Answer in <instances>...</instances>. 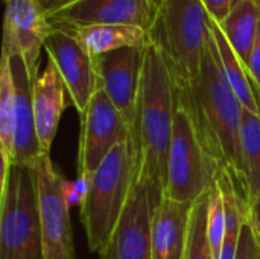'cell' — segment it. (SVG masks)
I'll list each match as a JSON object with an SVG mask.
<instances>
[{
	"label": "cell",
	"instance_id": "cell-3",
	"mask_svg": "<svg viewBox=\"0 0 260 259\" xmlns=\"http://www.w3.org/2000/svg\"><path fill=\"white\" fill-rule=\"evenodd\" d=\"M140 160L133 128L90 177L81 202V220L91 252L101 253L113 237L139 179Z\"/></svg>",
	"mask_w": 260,
	"mask_h": 259
},
{
	"label": "cell",
	"instance_id": "cell-14",
	"mask_svg": "<svg viewBox=\"0 0 260 259\" xmlns=\"http://www.w3.org/2000/svg\"><path fill=\"white\" fill-rule=\"evenodd\" d=\"M8 56H9L12 79H14V90H15L14 163L34 165L44 154L35 128L34 101H32L34 79L20 53L14 52V53H8Z\"/></svg>",
	"mask_w": 260,
	"mask_h": 259
},
{
	"label": "cell",
	"instance_id": "cell-23",
	"mask_svg": "<svg viewBox=\"0 0 260 259\" xmlns=\"http://www.w3.org/2000/svg\"><path fill=\"white\" fill-rule=\"evenodd\" d=\"M207 232H209V240H210L215 258L219 259L222 241H224V234H225V205H224L222 191H221L216 179L209 189Z\"/></svg>",
	"mask_w": 260,
	"mask_h": 259
},
{
	"label": "cell",
	"instance_id": "cell-1",
	"mask_svg": "<svg viewBox=\"0 0 260 259\" xmlns=\"http://www.w3.org/2000/svg\"><path fill=\"white\" fill-rule=\"evenodd\" d=\"M178 95L190 108L207 154L248 202L241 147L244 107L225 78L210 29L200 78L190 90H178Z\"/></svg>",
	"mask_w": 260,
	"mask_h": 259
},
{
	"label": "cell",
	"instance_id": "cell-5",
	"mask_svg": "<svg viewBox=\"0 0 260 259\" xmlns=\"http://www.w3.org/2000/svg\"><path fill=\"white\" fill-rule=\"evenodd\" d=\"M0 259H44L34 165L2 168Z\"/></svg>",
	"mask_w": 260,
	"mask_h": 259
},
{
	"label": "cell",
	"instance_id": "cell-25",
	"mask_svg": "<svg viewBox=\"0 0 260 259\" xmlns=\"http://www.w3.org/2000/svg\"><path fill=\"white\" fill-rule=\"evenodd\" d=\"M239 2L241 0H201L209 17L218 24H221L229 17V14L236 8Z\"/></svg>",
	"mask_w": 260,
	"mask_h": 259
},
{
	"label": "cell",
	"instance_id": "cell-10",
	"mask_svg": "<svg viewBox=\"0 0 260 259\" xmlns=\"http://www.w3.org/2000/svg\"><path fill=\"white\" fill-rule=\"evenodd\" d=\"M47 58L58 69L72 104L82 116L93 98L101 89L94 66V58L85 47L66 29H53L44 43Z\"/></svg>",
	"mask_w": 260,
	"mask_h": 259
},
{
	"label": "cell",
	"instance_id": "cell-8",
	"mask_svg": "<svg viewBox=\"0 0 260 259\" xmlns=\"http://www.w3.org/2000/svg\"><path fill=\"white\" fill-rule=\"evenodd\" d=\"M161 198L146 180L137 179L113 237L99 253L101 259H152V215Z\"/></svg>",
	"mask_w": 260,
	"mask_h": 259
},
{
	"label": "cell",
	"instance_id": "cell-7",
	"mask_svg": "<svg viewBox=\"0 0 260 259\" xmlns=\"http://www.w3.org/2000/svg\"><path fill=\"white\" fill-rule=\"evenodd\" d=\"M44 259H75L67 182L44 153L35 163Z\"/></svg>",
	"mask_w": 260,
	"mask_h": 259
},
{
	"label": "cell",
	"instance_id": "cell-21",
	"mask_svg": "<svg viewBox=\"0 0 260 259\" xmlns=\"http://www.w3.org/2000/svg\"><path fill=\"white\" fill-rule=\"evenodd\" d=\"M241 147L250 203L253 198H260V118L245 108L242 114Z\"/></svg>",
	"mask_w": 260,
	"mask_h": 259
},
{
	"label": "cell",
	"instance_id": "cell-9",
	"mask_svg": "<svg viewBox=\"0 0 260 259\" xmlns=\"http://www.w3.org/2000/svg\"><path fill=\"white\" fill-rule=\"evenodd\" d=\"M81 122L79 177L90 180L129 127L102 89L93 95L85 113L81 116Z\"/></svg>",
	"mask_w": 260,
	"mask_h": 259
},
{
	"label": "cell",
	"instance_id": "cell-13",
	"mask_svg": "<svg viewBox=\"0 0 260 259\" xmlns=\"http://www.w3.org/2000/svg\"><path fill=\"white\" fill-rule=\"evenodd\" d=\"M3 52L20 53L35 81L40 53L52 26L37 0H5Z\"/></svg>",
	"mask_w": 260,
	"mask_h": 259
},
{
	"label": "cell",
	"instance_id": "cell-6",
	"mask_svg": "<svg viewBox=\"0 0 260 259\" xmlns=\"http://www.w3.org/2000/svg\"><path fill=\"white\" fill-rule=\"evenodd\" d=\"M218 171L200 139L189 105L178 95L163 197L192 205L210 189Z\"/></svg>",
	"mask_w": 260,
	"mask_h": 259
},
{
	"label": "cell",
	"instance_id": "cell-2",
	"mask_svg": "<svg viewBox=\"0 0 260 259\" xmlns=\"http://www.w3.org/2000/svg\"><path fill=\"white\" fill-rule=\"evenodd\" d=\"M178 90L169 66L154 44L145 49L134 136L139 148V179L165 195L168 154L177 113Z\"/></svg>",
	"mask_w": 260,
	"mask_h": 259
},
{
	"label": "cell",
	"instance_id": "cell-12",
	"mask_svg": "<svg viewBox=\"0 0 260 259\" xmlns=\"http://www.w3.org/2000/svg\"><path fill=\"white\" fill-rule=\"evenodd\" d=\"M152 0H76L47 17L53 29H76L98 24H134L149 27Z\"/></svg>",
	"mask_w": 260,
	"mask_h": 259
},
{
	"label": "cell",
	"instance_id": "cell-28",
	"mask_svg": "<svg viewBox=\"0 0 260 259\" xmlns=\"http://www.w3.org/2000/svg\"><path fill=\"white\" fill-rule=\"evenodd\" d=\"M250 208V223L256 232V237L260 243V198H253L248 203Z\"/></svg>",
	"mask_w": 260,
	"mask_h": 259
},
{
	"label": "cell",
	"instance_id": "cell-15",
	"mask_svg": "<svg viewBox=\"0 0 260 259\" xmlns=\"http://www.w3.org/2000/svg\"><path fill=\"white\" fill-rule=\"evenodd\" d=\"M67 96L69 92L58 69L47 58V64L34 81L32 90L37 136L43 151L47 154L50 153L62 111L69 104H72L70 101H67Z\"/></svg>",
	"mask_w": 260,
	"mask_h": 259
},
{
	"label": "cell",
	"instance_id": "cell-27",
	"mask_svg": "<svg viewBox=\"0 0 260 259\" xmlns=\"http://www.w3.org/2000/svg\"><path fill=\"white\" fill-rule=\"evenodd\" d=\"M37 2H38V5L41 6L43 12L49 17V15L58 12L59 9L69 6L70 3L76 2V0H37Z\"/></svg>",
	"mask_w": 260,
	"mask_h": 259
},
{
	"label": "cell",
	"instance_id": "cell-24",
	"mask_svg": "<svg viewBox=\"0 0 260 259\" xmlns=\"http://www.w3.org/2000/svg\"><path fill=\"white\" fill-rule=\"evenodd\" d=\"M236 259H260V243L250 223V214L241 232Z\"/></svg>",
	"mask_w": 260,
	"mask_h": 259
},
{
	"label": "cell",
	"instance_id": "cell-16",
	"mask_svg": "<svg viewBox=\"0 0 260 259\" xmlns=\"http://www.w3.org/2000/svg\"><path fill=\"white\" fill-rule=\"evenodd\" d=\"M192 205L163 197L152 215V259H184Z\"/></svg>",
	"mask_w": 260,
	"mask_h": 259
},
{
	"label": "cell",
	"instance_id": "cell-22",
	"mask_svg": "<svg viewBox=\"0 0 260 259\" xmlns=\"http://www.w3.org/2000/svg\"><path fill=\"white\" fill-rule=\"evenodd\" d=\"M209 191L192 203L184 259H216L207 232Z\"/></svg>",
	"mask_w": 260,
	"mask_h": 259
},
{
	"label": "cell",
	"instance_id": "cell-26",
	"mask_svg": "<svg viewBox=\"0 0 260 259\" xmlns=\"http://www.w3.org/2000/svg\"><path fill=\"white\" fill-rule=\"evenodd\" d=\"M248 69L254 78V81L257 82V85L260 87V23L259 29H257V35L254 40V46L250 55V61H248Z\"/></svg>",
	"mask_w": 260,
	"mask_h": 259
},
{
	"label": "cell",
	"instance_id": "cell-18",
	"mask_svg": "<svg viewBox=\"0 0 260 259\" xmlns=\"http://www.w3.org/2000/svg\"><path fill=\"white\" fill-rule=\"evenodd\" d=\"M66 31L72 32L93 58L123 47L145 49L151 43L148 29L134 24H98Z\"/></svg>",
	"mask_w": 260,
	"mask_h": 259
},
{
	"label": "cell",
	"instance_id": "cell-4",
	"mask_svg": "<svg viewBox=\"0 0 260 259\" xmlns=\"http://www.w3.org/2000/svg\"><path fill=\"white\" fill-rule=\"evenodd\" d=\"M209 14L201 0H161L148 27L180 92L190 90L201 73L209 40Z\"/></svg>",
	"mask_w": 260,
	"mask_h": 259
},
{
	"label": "cell",
	"instance_id": "cell-19",
	"mask_svg": "<svg viewBox=\"0 0 260 259\" xmlns=\"http://www.w3.org/2000/svg\"><path fill=\"white\" fill-rule=\"evenodd\" d=\"M260 23V0H241L219 24L225 38L248 66Z\"/></svg>",
	"mask_w": 260,
	"mask_h": 259
},
{
	"label": "cell",
	"instance_id": "cell-17",
	"mask_svg": "<svg viewBox=\"0 0 260 259\" xmlns=\"http://www.w3.org/2000/svg\"><path fill=\"white\" fill-rule=\"evenodd\" d=\"M209 29L215 40L225 78L233 89L236 98L247 111L260 118V87L254 81L248 66L239 58V55L225 38L219 24L212 18H209Z\"/></svg>",
	"mask_w": 260,
	"mask_h": 259
},
{
	"label": "cell",
	"instance_id": "cell-11",
	"mask_svg": "<svg viewBox=\"0 0 260 259\" xmlns=\"http://www.w3.org/2000/svg\"><path fill=\"white\" fill-rule=\"evenodd\" d=\"M145 49L123 47L94 56L99 87L129 128L134 127L137 113Z\"/></svg>",
	"mask_w": 260,
	"mask_h": 259
},
{
	"label": "cell",
	"instance_id": "cell-29",
	"mask_svg": "<svg viewBox=\"0 0 260 259\" xmlns=\"http://www.w3.org/2000/svg\"><path fill=\"white\" fill-rule=\"evenodd\" d=\"M160 2H161V0H152V3H154V6H157V5H158Z\"/></svg>",
	"mask_w": 260,
	"mask_h": 259
},
{
	"label": "cell",
	"instance_id": "cell-20",
	"mask_svg": "<svg viewBox=\"0 0 260 259\" xmlns=\"http://www.w3.org/2000/svg\"><path fill=\"white\" fill-rule=\"evenodd\" d=\"M15 147V90L8 53L2 52L0 63V153L2 168L14 163Z\"/></svg>",
	"mask_w": 260,
	"mask_h": 259
}]
</instances>
